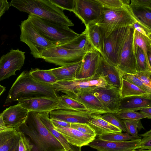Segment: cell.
Instances as JSON below:
<instances>
[{"label":"cell","mask_w":151,"mask_h":151,"mask_svg":"<svg viewBox=\"0 0 151 151\" xmlns=\"http://www.w3.org/2000/svg\"><path fill=\"white\" fill-rule=\"evenodd\" d=\"M20 27V41L27 45L35 58H40L44 50L57 46L44 37L28 18L22 22Z\"/></svg>","instance_id":"obj_6"},{"label":"cell","mask_w":151,"mask_h":151,"mask_svg":"<svg viewBox=\"0 0 151 151\" xmlns=\"http://www.w3.org/2000/svg\"><path fill=\"white\" fill-rule=\"evenodd\" d=\"M28 18L40 33L56 46H60L72 40L79 34L69 27L30 14Z\"/></svg>","instance_id":"obj_4"},{"label":"cell","mask_w":151,"mask_h":151,"mask_svg":"<svg viewBox=\"0 0 151 151\" xmlns=\"http://www.w3.org/2000/svg\"></svg>","instance_id":"obj_57"},{"label":"cell","mask_w":151,"mask_h":151,"mask_svg":"<svg viewBox=\"0 0 151 151\" xmlns=\"http://www.w3.org/2000/svg\"><path fill=\"white\" fill-rule=\"evenodd\" d=\"M93 114V112L88 110L76 111L57 109L50 111L49 116L50 119H55L70 123L87 124L91 115Z\"/></svg>","instance_id":"obj_16"},{"label":"cell","mask_w":151,"mask_h":151,"mask_svg":"<svg viewBox=\"0 0 151 151\" xmlns=\"http://www.w3.org/2000/svg\"><path fill=\"white\" fill-rule=\"evenodd\" d=\"M134 29L151 40V29L143 25L137 21L132 26Z\"/></svg>","instance_id":"obj_46"},{"label":"cell","mask_w":151,"mask_h":151,"mask_svg":"<svg viewBox=\"0 0 151 151\" xmlns=\"http://www.w3.org/2000/svg\"><path fill=\"white\" fill-rule=\"evenodd\" d=\"M140 113L146 116V118L150 119L151 118V106L143 108L139 110Z\"/></svg>","instance_id":"obj_50"},{"label":"cell","mask_w":151,"mask_h":151,"mask_svg":"<svg viewBox=\"0 0 151 151\" xmlns=\"http://www.w3.org/2000/svg\"><path fill=\"white\" fill-rule=\"evenodd\" d=\"M95 73L104 78L108 84L121 88L122 76L116 66L107 62L101 54Z\"/></svg>","instance_id":"obj_18"},{"label":"cell","mask_w":151,"mask_h":151,"mask_svg":"<svg viewBox=\"0 0 151 151\" xmlns=\"http://www.w3.org/2000/svg\"><path fill=\"white\" fill-rule=\"evenodd\" d=\"M137 151H151V150H144L139 149Z\"/></svg>","instance_id":"obj_55"},{"label":"cell","mask_w":151,"mask_h":151,"mask_svg":"<svg viewBox=\"0 0 151 151\" xmlns=\"http://www.w3.org/2000/svg\"><path fill=\"white\" fill-rule=\"evenodd\" d=\"M134 75L144 84L151 88V71H141Z\"/></svg>","instance_id":"obj_44"},{"label":"cell","mask_w":151,"mask_h":151,"mask_svg":"<svg viewBox=\"0 0 151 151\" xmlns=\"http://www.w3.org/2000/svg\"><path fill=\"white\" fill-rule=\"evenodd\" d=\"M151 106V93L121 98L119 111L122 110L136 111Z\"/></svg>","instance_id":"obj_22"},{"label":"cell","mask_w":151,"mask_h":151,"mask_svg":"<svg viewBox=\"0 0 151 151\" xmlns=\"http://www.w3.org/2000/svg\"><path fill=\"white\" fill-rule=\"evenodd\" d=\"M134 29L131 26L125 41L119 58L117 67L122 76L137 73L135 55L132 49V39Z\"/></svg>","instance_id":"obj_10"},{"label":"cell","mask_w":151,"mask_h":151,"mask_svg":"<svg viewBox=\"0 0 151 151\" xmlns=\"http://www.w3.org/2000/svg\"><path fill=\"white\" fill-rule=\"evenodd\" d=\"M125 127L126 132L130 135L137 137L138 131L144 129L140 119L122 120Z\"/></svg>","instance_id":"obj_36"},{"label":"cell","mask_w":151,"mask_h":151,"mask_svg":"<svg viewBox=\"0 0 151 151\" xmlns=\"http://www.w3.org/2000/svg\"><path fill=\"white\" fill-rule=\"evenodd\" d=\"M103 7L97 0H75L73 12L86 26L98 19Z\"/></svg>","instance_id":"obj_12"},{"label":"cell","mask_w":151,"mask_h":151,"mask_svg":"<svg viewBox=\"0 0 151 151\" xmlns=\"http://www.w3.org/2000/svg\"><path fill=\"white\" fill-rule=\"evenodd\" d=\"M82 60L72 64L51 69L58 81H67L76 79L81 65Z\"/></svg>","instance_id":"obj_26"},{"label":"cell","mask_w":151,"mask_h":151,"mask_svg":"<svg viewBox=\"0 0 151 151\" xmlns=\"http://www.w3.org/2000/svg\"><path fill=\"white\" fill-rule=\"evenodd\" d=\"M54 127L69 143L77 147H81L88 145L96 137L95 136L83 133L70 127L59 126Z\"/></svg>","instance_id":"obj_20"},{"label":"cell","mask_w":151,"mask_h":151,"mask_svg":"<svg viewBox=\"0 0 151 151\" xmlns=\"http://www.w3.org/2000/svg\"><path fill=\"white\" fill-rule=\"evenodd\" d=\"M147 59L150 64H151V51H149L147 53Z\"/></svg>","instance_id":"obj_52"},{"label":"cell","mask_w":151,"mask_h":151,"mask_svg":"<svg viewBox=\"0 0 151 151\" xmlns=\"http://www.w3.org/2000/svg\"><path fill=\"white\" fill-rule=\"evenodd\" d=\"M131 6L151 8V0H131Z\"/></svg>","instance_id":"obj_47"},{"label":"cell","mask_w":151,"mask_h":151,"mask_svg":"<svg viewBox=\"0 0 151 151\" xmlns=\"http://www.w3.org/2000/svg\"><path fill=\"white\" fill-rule=\"evenodd\" d=\"M100 115L103 119L119 128L122 131L126 132L125 126L122 120L121 119L116 113H108Z\"/></svg>","instance_id":"obj_37"},{"label":"cell","mask_w":151,"mask_h":151,"mask_svg":"<svg viewBox=\"0 0 151 151\" xmlns=\"http://www.w3.org/2000/svg\"><path fill=\"white\" fill-rule=\"evenodd\" d=\"M122 78L140 88L148 93H151V88L144 84L134 75L126 74L122 76Z\"/></svg>","instance_id":"obj_40"},{"label":"cell","mask_w":151,"mask_h":151,"mask_svg":"<svg viewBox=\"0 0 151 151\" xmlns=\"http://www.w3.org/2000/svg\"><path fill=\"white\" fill-rule=\"evenodd\" d=\"M129 9L139 22L151 29V8L129 5Z\"/></svg>","instance_id":"obj_29"},{"label":"cell","mask_w":151,"mask_h":151,"mask_svg":"<svg viewBox=\"0 0 151 151\" xmlns=\"http://www.w3.org/2000/svg\"><path fill=\"white\" fill-rule=\"evenodd\" d=\"M29 73L35 80L41 83L52 85L58 81L51 69L44 70L38 68L32 69Z\"/></svg>","instance_id":"obj_31"},{"label":"cell","mask_w":151,"mask_h":151,"mask_svg":"<svg viewBox=\"0 0 151 151\" xmlns=\"http://www.w3.org/2000/svg\"><path fill=\"white\" fill-rule=\"evenodd\" d=\"M59 8L73 12L75 5V0H50Z\"/></svg>","instance_id":"obj_41"},{"label":"cell","mask_w":151,"mask_h":151,"mask_svg":"<svg viewBox=\"0 0 151 151\" xmlns=\"http://www.w3.org/2000/svg\"><path fill=\"white\" fill-rule=\"evenodd\" d=\"M28 111L18 104L5 110L1 114L5 127L18 128L25 121Z\"/></svg>","instance_id":"obj_19"},{"label":"cell","mask_w":151,"mask_h":151,"mask_svg":"<svg viewBox=\"0 0 151 151\" xmlns=\"http://www.w3.org/2000/svg\"><path fill=\"white\" fill-rule=\"evenodd\" d=\"M90 41L95 49L101 54L103 53L105 36L100 27L94 22L86 26Z\"/></svg>","instance_id":"obj_28"},{"label":"cell","mask_w":151,"mask_h":151,"mask_svg":"<svg viewBox=\"0 0 151 151\" xmlns=\"http://www.w3.org/2000/svg\"><path fill=\"white\" fill-rule=\"evenodd\" d=\"M50 120L54 127L59 126L65 127H70V123L54 119H50Z\"/></svg>","instance_id":"obj_49"},{"label":"cell","mask_w":151,"mask_h":151,"mask_svg":"<svg viewBox=\"0 0 151 151\" xmlns=\"http://www.w3.org/2000/svg\"><path fill=\"white\" fill-rule=\"evenodd\" d=\"M138 46L143 51L147 61L149 63L147 57V53L148 52L151 51V40L135 29H134L132 39V49L135 54L137 47Z\"/></svg>","instance_id":"obj_30"},{"label":"cell","mask_w":151,"mask_h":151,"mask_svg":"<svg viewBox=\"0 0 151 151\" xmlns=\"http://www.w3.org/2000/svg\"><path fill=\"white\" fill-rule=\"evenodd\" d=\"M19 133L14 129L0 130V151H10L18 142Z\"/></svg>","instance_id":"obj_27"},{"label":"cell","mask_w":151,"mask_h":151,"mask_svg":"<svg viewBox=\"0 0 151 151\" xmlns=\"http://www.w3.org/2000/svg\"><path fill=\"white\" fill-rule=\"evenodd\" d=\"M139 136L143 137L141 139L140 149L144 150H151V130L140 134Z\"/></svg>","instance_id":"obj_45"},{"label":"cell","mask_w":151,"mask_h":151,"mask_svg":"<svg viewBox=\"0 0 151 151\" xmlns=\"http://www.w3.org/2000/svg\"><path fill=\"white\" fill-rule=\"evenodd\" d=\"M86 54L79 51L69 50L57 46L43 51L40 58L43 59L47 62L61 66L81 61Z\"/></svg>","instance_id":"obj_9"},{"label":"cell","mask_w":151,"mask_h":151,"mask_svg":"<svg viewBox=\"0 0 151 151\" xmlns=\"http://www.w3.org/2000/svg\"><path fill=\"white\" fill-rule=\"evenodd\" d=\"M98 137L104 140L116 142H125L142 139L139 136L134 137L127 132L103 134L98 136Z\"/></svg>","instance_id":"obj_34"},{"label":"cell","mask_w":151,"mask_h":151,"mask_svg":"<svg viewBox=\"0 0 151 151\" xmlns=\"http://www.w3.org/2000/svg\"><path fill=\"white\" fill-rule=\"evenodd\" d=\"M120 92L122 98L128 96L147 95L148 93L130 83L125 79L122 78Z\"/></svg>","instance_id":"obj_33"},{"label":"cell","mask_w":151,"mask_h":151,"mask_svg":"<svg viewBox=\"0 0 151 151\" xmlns=\"http://www.w3.org/2000/svg\"><path fill=\"white\" fill-rule=\"evenodd\" d=\"M67 95L82 104L88 110L95 114L102 115L111 113L94 95L92 91H83Z\"/></svg>","instance_id":"obj_17"},{"label":"cell","mask_w":151,"mask_h":151,"mask_svg":"<svg viewBox=\"0 0 151 151\" xmlns=\"http://www.w3.org/2000/svg\"><path fill=\"white\" fill-rule=\"evenodd\" d=\"M94 95L111 113L119 111L121 96L120 89L117 87L107 84L96 88L92 91Z\"/></svg>","instance_id":"obj_13"},{"label":"cell","mask_w":151,"mask_h":151,"mask_svg":"<svg viewBox=\"0 0 151 151\" xmlns=\"http://www.w3.org/2000/svg\"><path fill=\"white\" fill-rule=\"evenodd\" d=\"M131 26L119 28L113 30L107 37H105L103 52L101 55L110 64L117 66L122 48Z\"/></svg>","instance_id":"obj_7"},{"label":"cell","mask_w":151,"mask_h":151,"mask_svg":"<svg viewBox=\"0 0 151 151\" xmlns=\"http://www.w3.org/2000/svg\"><path fill=\"white\" fill-rule=\"evenodd\" d=\"M87 124L94 130L96 136L122 132L119 128L103 119L100 115L92 114Z\"/></svg>","instance_id":"obj_24"},{"label":"cell","mask_w":151,"mask_h":151,"mask_svg":"<svg viewBox=\"0 0 151 151\" xmlns=\"http://www.w3.org/2000/svg\"><path fill=\"white\" fill-rule=\"evenodd\" d=\"M135 55L137 72L146 70L151 71V65L147 61L143 51L138 46L137 47Z\"/></svg>","instance_id":"obj_35"},{"label":"cell","mask_w":151,"mask_h":151,"mask_svg":"<svg viewBox=\"0 0 151 151\" xmlns=\"http://www.w3.org/2000/svg\"><path fill=\"white\" fill-rule=\"evenodd\" d=\"M17 132L19 136L17 151H32L33 146L29 138L23 132Z\"/></svg>","instance_id":"obj_39"},{"label":"cell","mask_w":151,"mask_h":151,"mask_svg":"<svg viewBox=\"0 0 151 151\" xmlns=\"http://www.w3.org/2000/svg\"><path fill=\"white\" fill-rule=\"evenodd\" d=\"M18 104L29 111L49 113L56 109L59 100L45 97L24 99L18 101Z\"/></svg>","instance_id":"obj_15"},{"label":"cell","mask_w":151,"mask_h":151,"mask_svg":"<svg viewBox=\"0 0 151 151\" xmlns=\"http://www.w3.org/2000/svg\"><path fill=\"white\" fill-rule=\"evenodd\" d=\"M40 97L59 98L52 85L36 81L29 72L25 70L20 74L13 84L5 104L22 99Z\"/></svg>","instance_id":"obj_2"},{"label":"cell","mask_w":151,"mask_h":151,"mask_svg":"<svg viewBox=\"0 0 151 151\" xmlns=\"http://www.w3.org/2000/svg\"><path fill=\"white\" fill-rule=\"evenodd\" d=\"M70 127L83 133L96 136L94 130L87 123H70Z\"/></svg>","instance_id":"obj_42"},{"label":"cell","mask_w":151,"mask_h":151,"mask_svg":"<svg viewBox=\"0 0 151 151\" xmlns=\"http://www.w3.org/2000/svg\"><path fill=\"white\" fill-rule=\"evenodd\" d=\"M21 12H27L58 24L69 27L74 24L63 10L50 0H12L9 4Z\"/></svg>","instance_id":"obj_3"},{"label":"cell","mask_w":151,"mask_h":151,"mask_svg":"<svg viewBox=\"0 0 151 151\" xmlns=\"http://www.w3.org/2000/svg\"><path fill=\"white\" fill-rule=\"evenodd\" d=\"M6 127L4 125V124L3 122L1 114H0V130L3 129L8 128Z\"/></svg>","instance_id":"obj_51"},{"label":"cell","mask_w":151,"mask_h":151,"mask_svg":"<svg viewBox=\"0 0 151 151\" xmlns=\"http://www.w3.org/2000/svg\"><path fill=\"white\" fill-rule=\"evenodd\" d=\"M129 5L115 9L103 7L100 16L94 22L101 27L105 37L116 29L131 26L137 21L131 14Z\"/></svg>","instance_id":"obj_5"},{"label":"cell","mask_w":151,"mask_h":151,"mask_svg":"<svg viewBox=\"0 0 151 151\" xmlns=\"http://www.w3.org/2000/svg\"><path fill=\"white\" fill-rule=\"evenodd\" d=\"M40 119L50 133L61 143L65 151H81V147H77L69 143L65 138L57 130L52 123L48 113H38Z\"/></svg>","instance_id":"obj_25"},{"label":"cell","mask_w":151,"mask_h":151,"mask_svg":"<svg viewBox=\"0 0 151 151\" xmlns=\"http://www.w3.org/2000/svg\"><path fill=\"white\" fill-rule=\"evenodd\" d=\"M37 113L28 112L25 121L15 129L28 137L33 146L32 151H65L41 121Z\"/></svg>","instance_id":"obj_1"},{"label":"cell","mask_w":151,"mask_h":151,"mask_svg":"<svg viewBox=\"0 0 151 151\" xmlns=\"http://www.w3.org/2000/svg\"><path fill=\"white\" fill-rule=\"evenodd\" d=\"M10 7L9 4L6 0H0V19Z\"/></svg>","instance_id":"obj_48"},{"label":"cell","mask_w":151,"mask_h":151,"mask_svg":"<svg viewBox=\"0 0 151 151\" xmlns=\"http://www.w3.org/2000/svg\"><path fill=\"white\" fill-rule=\"evenodd\" d=\"M5 90V87L1 86L0 84V96Z\"/></svg>","instance_id":"obj_53"},{"label":"cell","mask_w":151,"mask_h":151,"mask_svg":"<svg viewBox=\"0 0 151 151\" xmlns=\"http://www.w3.org/2000/svg\"><path fill=\"white\" fill-rule=\"evenodd\" d=\"M25 52L12 48L10 52L3 55L0 58V81L16 75L23 65Z\"/></svg>","instance_id":"obj_11"},{"label":"cell","mask_w":151,"mask_h":151,"mask_svg":"<svg viewBox=\"0 0 151 151\" xmlns=\"http://www.w3.org/2000/svg\"><path fill=\"white\" fill-rule=\"evenodd\" d=\"M141 139L116 142L103 140L98 137L88 145L97 151H131L140 149Z\"/></svg>","instance_id":"obj_14"},{"label":"cell","mask_w":151,"mask_h":151,"mask_svg":"<svg viewBox=\"0 0 151 151\" xmlns=\"http://www.w3.org/2000/svg\"><path fill=\"white\" fill-rule=\"evenodd\" d=\"M103 7L115 9L122 8L125 5L122 0H97Z\"/></svg>","instance_id":"obj_43"},{"label":"cell","mask_w":151,"mask_h":151,"mask_svg":"<svg viewBox=\"0 0 151 151\" xmlns=\"http://www.w3.org/2000/svg\"><path fill=\"white\" fill-rule=\"evenodd\" d=\"M100 53L97 50L87 53L83 57L76 79L88 78L94 75L97 68Z\"/></svg>","instance_id":"obj_21"},{"label":"cell","mask_w":151,"mask_h":151,"mask_svg":"<svg viewBox=\"0 0 151 151\" xmlns=\"http://www.w3.org/2000/svg\"><path fill=\"white\" fill-rule=\"evenodd\" d=\"M59 103L56 109L71 110L76 111L88 110L82 104L73 98L66 95L59 96Z\"/></svg>","instance_id":"obj_32"},{"label":"cell","mask_w":151,"mask_h":151,"mask_svg":"<svg viewBox=\"0 0 151 151\" xmlns=\"http://www.w3.org/2000/svg\"><path fill=\"white\" fill-rule=\"evenodd\" d=\"M138 149H137V150H135L131 151H137L138 150Z\"/></svg>","instance_id":"obj_56"},{"label":"cell","mask_w":151,"mask_h":151,"mask_svg":"<svg viewBox=\"0 0 151 151\" xmlns=\"http://www.w3.org/2000/svg\"><path fill=\"white\" fill-rule=\"evenodd\" d=\"M19 141V140H18ZM18 142L10 151H17Z\"/></svg>","instance_id":"obj_54"},{"label":"cell","mask_w":151,"mask_h":151,"mask_svg":"<svg viewBox=\"0 0 151 151\" xmlns=\"http://www.w3.org/2000/svg\"><path fill=\"white\" fill-rule=\"evenodd\" d=\"M107 84L104 78L95 73L88 78L58 81L52 85L56 92L60 91L68 95L83 91H92Z\"/></svg>","instance_id":"obj_8"},{"label":"cell","mask_w":151,"mask_h":151,"mask_svg":"<svg viewBox=\"0 0 151 151\" xmlns=\"http://www.w3.org/2000/svg\"><path fill=\"white\" fill-rule=\"evenodd\" d=\"M116 114L122 120H137L146 118L140 112L132 111H121Z\"/></svg>","instance_id":"obj_38"},{"label":"cell","mask_w":151,"mask_h":151,"mask_svg":"<svg viewBox=\"0 0 151 151\" xmlns=\"http://www.w3.org/2000/svg\"><path fill=\"white\" fill-rule=\"evenodd\" d=\"M60 46L69 50L79 51L85 53L96 50L90 41L86 27L85 30L76 37Z\"/></svg>","instance_id":"obj_23"}]
</instances>
